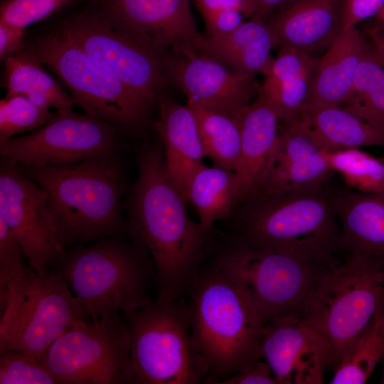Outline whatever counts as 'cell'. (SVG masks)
I'll return each mask as SVG.
<instances>
[{
	"label": "cell",
	"instance_id": "7",
	"mask_svg": "<svg viewBox=\"0 0 384 384\" xmlns=\"http://www.w3.org/2000/svg\"><path fill=\"white\" fill-rule=\"evenodd\" d=\"M123 314L130 333L135 384L205 383L209 368L193 343L188 299H154Z\"/></svg>",
	"mask_w": 384,
	"mask_h": 384
},
{
	"label": "cell",
	"instance_id": "9",
	"mask_svg": "<svg viewBox=\"0 0 384 384\" xmlns=\"http://www.w3.org/2000/svg\"><path fill=\"white\" fill-rule=\"evenodd\" d=\"M0 351L15 350L38 359L65 331L90 319L56 271L24 265L0 305Z\"/></svg>",
	"mask_w": 384,
	"mask_h": 384
},
{
	"label": "cell",
	"instance_id": "18",
	"mask_svg": "<svg viewBox=\"0 0 384 384\" xmlns=\"http://www.w3.org/2000/svg\"><path fill=\"white\" fill-rule=\"evenodd\" d=\"M344 0H289L265 21L277 47L321 57L342 28Z\"/></svg>",
	"mask_w": 384,
	"mask_h": 384
},
{
	"label": "cell",
	"instance_id": "44",
	"mask_svg": "<svg viewBox=\"0 0 384 384\" xmlns=\"http://www.w3.org/2000/svg\"><path fill=\"white\" fill-rule=\"evenodd\" d=\"M375 18H376L377 21L376 26L380 33L384 36V5Z\"/></svg>",
	"mask_w": 384,
	"mask_h": 384
},
{
	"label": "cell",
	"instance_id": "29",
	"mask_svg": "<svg viewBox=\"0 0 384 384\" xmlns=\"http://www.w3.org/2000/svg\"><path fill=\"white\" fill-rule=\"evenodd\" d=\"M341 107L384 132V66L370 43Z\"/></svg>",
	"mask_w": 384,
	"mask_h": 384
},
{
	"label": "cell",
	"instance_id": "45",
	"mask_svg": "<svg viewBox=\"0 0 384 384\" xmlns=\"http://www.w3.org/2000/svg\"><path fill=\"white\" fill-rule=\"evenodd\" d=\"M382 365V367H383V370H382V376H381V379H380V383L382 384H384V357L383 358L380 363Z\"/></svg>",
	"mask_w": 384,
	"mask_h": 384
},
{
	"label": "cell",
	"instance_id": "11",
	"mask_svg": "<svg viewBox=\"0 0 384 384\" xmlns=\"http://www.w3.org/2000/svg\"><path fill=\"white\" fill-rule=\"evenodd\" d=\"M123 312L77 324L38 359L58 384H135Z\"/></svg>",
	"mask_w": 384,
	"mask_h": 384
},
{
	"label": "cell",
	"instance_id": "4",
	"mask_svg": "<svg viewBox=\"0 0 384 384\" xmlns=\"http://www.w3.org/2000/svg\"><path fill=\"white\" fill-rule=\"evenodd\" d=\"M188 301L193 343L209 368L204 383L220 384L262 358L263 318L244 289L208 260Z\"/></svg>",
	"mask_w": 384,
	"mask_h": 384
},
{
	"label": "cell",
	"instance_id": "23",
	"mask_svg": "<svg viewBox=\"0 0 384 384\" xmlns=\"http://www.w3.org/2000/svg\"><path fill=\"white\" fill-rule=\"evenodd\" d=\"M157 105L159 114L154 127L162 144L166 167L186 199L190 181L206 158L196 119L188 105H181L164 95L159 97Z\"/></svg>",
	"mask_w": 384,
	"mask_h": 384
},
{
	"label": "cell",
	"instance_id": "27",
	"mask_svg": "<svg viewBox=\"0 0 384 384\" xmlns=\"http://www.w3.org/2000/svg\"><path fill=\"white\" fill-rule=\"evenodd\" d=\"M2 86L6 96L21 95L42 107L54 109L58 114L73 113L75 101L45 69L44 64L29 49H23L4 61Z\"/></svg>",
	"mask_w": 384,
	"mask_h": 384
},
{
	"label": "cell",
	"instance_id": "39",
	"mask_svg": "<svg viewBox=\"0 0 384 384\" xmlns=\"http://www.w3.org/2000/svg\"><path fill=\"white\" fill-rule=\"evenodd\" d=\"M220 384H277V382L269 365L260 358Z\"/></svg>",
	"mask_w": 384,
	"mask_h": 384
},
{
	"label": "cell",
	"instance_id": "40",
	"mask_svg": "<svg viewBox=\"0 0 384 384\" xmlns=\"http://www.w3.org/2000/svg\"><path fill=\"white\" fill-rule=\"evenodd\" d=\"M25 29L0 21L1 61H4L9 56L24 49L23 39L25 35Z\"/></svg>",
	"mask_w": 384,
	"mask_h": 384
},
{
	"label": "cell",
	"instance_id": "28",
	"mask_svg": "<svg viewBox=\"0 0 384 384\" xmlns=\"http://www.w3.org/2000/svg\"><path fill=\"white\" fill-rule=\"evenodd\" d=\"M186 199L195 208L199 223L213 230L218 220L229 218L237 204V181L234 171L202 165L188 186Z\"/></svg>",
	"mask_w": 384,
	"mask_h": 384
},
{
	"label": "cell",
	"instance_id": "10",
	"mask_svg": "<svg viewBox=\"0 0 384 384\" xmlns=\"http://www.w3.org/2000/svg\"><path fill=\"white\" fill-rule=\"evenodd\" d=\"M28 49L54 73L84 113L119 131L137 133L146 126L152 106L59 31L36 39Z\"/></svg>",
	"mask_w": 384,
	"mask_h": 384
},
{
	"label": "cell",
	"instance_id": "32",
	"mask_svg": "<svg viewBox=\"0 0 384 384\" xmlns=\"http://www.w3.org/2000/svg\"><path fill=\"white\" fill-rule=\"evenodd\" d=\"M325 153L331 170L341 175L348 187L363 193H384L382 159L360 148L325 151Z\"/></svg>",
	"mask_w": 384,
	"mask_h": 384
},
{
	"label": "cell",
	"instance_id": "31",
	"mask_svg": "<svg viewBox=\"0 0 384 384\" xmlns=\"http://www.w3.org/2000/svg\"><path fill=\"white\" fill-rule=\"evenodd\" d=\"M384 357V306L371 326L333 369L330 384H363Z\"/></svg>",
	"mask_w": 384,
	"mask_h": 384
},
{
	"label": "cell",
	"instance_id": "30",
	"mask_svg": "<svg viewBox=\"0 0 384 384\" xmlns=\"http://www.w3.org/2000/svg\"><path fill=\"white\" fill-rule=\"evenodd\" d=\"M189 107L196 119L206 157L213 166L235 172L240 150V132L236 120L200 106Z\"/></svg>",
	"mask_w": 384,
	"mask_h": 384
},
{
	"label": "cell",
	"instance_id": "22",
	"mask_svg": "<svg viewBox=\"0 0 384 384\" xmlns=\"http://www.w3.org/2000/svg\"><path fill=\"white\" fill-rule=\"evenodd\" d=\"M320 58L281 48L263 75L255 100L270 107L282 125L293 122L306 108Z\"/></svg>",
	"mask_w": 384,
	"mask_h": 384
},
{
	"label": "cell",
	"instance_id": "43",
	"mask_svg": "<svg viewBox=\"0 0 384 384\" xmlns=\"http://www.w3.org/2000/svg\"><path fill=\"white\" fill-rule=\"evenodd\" d=\"M366 33L369 37L371 46L384 66V36L376 26L368 28Z\"/></svg>",
	"mask_w": 384,
	"mask_h": 384
},
{
	"label": "cell",
	"instance_id": "6",
	"mask_svg": "<svg viewBox=\"0 0 384 384\" xmlns=\"http://www.w3.org/2000/svg\"><path fill=\"white\" fill-rule=\"evenodd\" d=\"M207 260L244 289L265 323L285 315L302 319L321 272L329 267L229 235L220 243L214 240Z\"/></svg>",
	"mask_w": 384,
	"mask_h": 384
},
{
	"label": "cell",
	"instance_id": "37",
	"mask_svg": "<svg viewBox=\"0 0 384 384\" xmlns=\"http://www.w3.org/2000/svg\"><path fill=\"white\" fill-rule=\"evenodd\" d=\"M384 0H344L342 14V28L356 27L361 21L375 17Z\"/></svg>",
	"mask_w": 384,
	"mask_h": 384
},
{
	"label": "cell",
	"instance_id": "17",
	"mask_svg": "<svg viewBox=\"0 0 384 384\" xmlns=\"http://www.w3.org/2000/svg\"><path fill=\"white\" fill-rule=\"evenodd\" d=\"M171 81L184 92L188 106H200L235 118L255 99L260 86L255 77L230 70L202 55L166 54Z\"/></svg>",
	"mask_w": 384,
	"mask_h": 384
},
{
	"label": "cell",
	"instance_id": "24",
	"mask_svg": "<svg viewBox=\"0 0 384 384\" xmlns=\"http://www.w3.org/2000/svg\"><path fill=\"white\" fill-rule=\"evenodd\" d=\"M369 45L356 27L341 28L320 58L304 110L343 104L351 90Z\"/></svg>",
	"mask_w": 384,
	"mask_h": 384
},
{
	"label": "cell",
	"instance_id": "16",
	"mask_svg": "<svg viewBox=\"0 0 384 384\" xmlns=\"http://www.w3.org/2000/svg\"><path fill=\"white\" fill-rule=\"evenodd\" d=\"M261 347L277 384H323L335 364L331 343L297 316L265 322Z\"/></svg>",
	"mask_w": 384,
	"mask_h": 384
},
{
	"label": "cell",
	"instance_id": "8",
	"mask_svg": "<svg viewBox=\"0 0 384 384\" xmlns=\"http://www.w3.org/2000/svg\"><path fill=\"white\" fill-rule=\"evenodd\" d=\"M383 306V267L362 257H348L322 270L302 319L332 345L334 369L371 326Z\"/></svg>",
	"mask_w": 384,
	"mask_h": 384
},
{
	"label": "cell",
	"instance_id": "35",
	"mask_svg": "<svg viewBox=\"0 0 384 384\" xmlns=\"http://www.w3.org/2000/svg\"><path fill=\"white\" fill-rule=\"evenodd\" d=\"M71 0H4L0 21L26 28L43 21Z\"/></svg>",
	"mask_w": 384,
	"mask_h": 384
},
{
	"label": "cell",
	"instance_id": "42",
	"mask_svg": "<svg viewBox=\"0 0 384 384\" xmlns=\"http://www.w3.org/2000/svg\"><path fill=\"white\" fill-rule=\"evenodd\" d=\"M202 16L220 9H236L241 11L242 0H193Z\"/></svg>",
	"mask_w": 384,
	"mask_h": 384
},
{
	"label": "cell",
	"instance_id": "19",
	"mask_svg": "<svg viewBox=\"0 0 384 384\" xmlns=\"http://www.w3.org/2000/svg\"><path fill=\"white\" fill-rule=\"evenodd\" d=\"M330 198L340 225L336 256L362 257L384 269V193L350 188Z\"/></svg>",
	"mask_w": 384,
	"mask_h": 384
},
{
	"label": "cell",
	"instance_id": "34",
	"mask_svg": "<svg viewBox=\"0 0 384 384\" xmlns=\"http://www.w3.org/2000/svg\"><path fill=\"white\" fill-rule=\"evenodd\" d=\"M0 384H58L37 359L20 351H0Z\"/></svg>",
	"mask_w": 384,
	"mask_h": 384
},
{
	"label": "cell",
	"instance_id": "13",
	"mask_svg": "<svg viewBox=\"0 0 384 384\" xmlns=\"http://www.w3.org/2000/svg\"><path fill=\"white\" fill-rule=\"evenodd\" d=\"M119 132L85 113L57 114L31 133L0 144V155L23 165H68L118 151Z\"/></svg>",
	"mask_w": 384,
	"mask_h": 384
},
{
	"label": "cell",
	"instance_id": "36",
	"mask_svg": "<svg viewBox=\"0 0 384 384\" xmlns=\"http://www.w3.org/2000/svg\"><path fill=\"white\" fill-rule=\"evenodd\" d=\"M25 253L4 220L0 218V305L3 304L11 284L21 274Z\"/></svg>",
	"mask_w": 384,
	"mask_h": 384
},
{
	"label": "cell",
	"instance_id": "25",
	"mask_svg": "<svg viewBox=\"0 0 384 384\" xmlns=\"http://www.w3.org/2000/svg\"><path fill=\"white\" fill-rule=\"evenodd\" d=\"M328 151L361 146L384 147V132L341 106L305 110L287 124Z\"/></svg>",
	"mask_w": 384,
	"mask_h": 384
},
{
	"label": "cell",
	"instance_id": "1",
	"mask_svg": "<svg viewBox=\"0 0 384 384\" xmlns=\"http://www.w3.org/2000/svg\"><path fill=\"white\" fill-rule=\"evenodd\" d=\"M137 176L126 199L132 237L154 265L155 300L188 298L207 261L214 238L189 216L187 201L170 177L161 142L144 144L137 160Z\"/></svg>",
	"mask_w": 384,
	"mask_h": 384
},
{
	"label": "cell",
	"instance_id": "26",
	"mask_svg": "<svg viewBox=\"0 0 384 384\" xmlns=\"http://www.w3.org/2000/svg\"><path fill=\"white\" fill-rule=\"evenodd\" d=\"M206 38L220 63L235 72L252 77L267 73L274 60L271 51L277 47L265 20L255 17L231 32Z\"/></svg>",
	"mask_w": 384,
	"mask_h": 384
},
{
	"label": "cell",
	"instance_id": "21",
	"mask_svg": "<svg viewBox=\"0 0 384 384\" xmlns=\"http://www.w3.org/2000/svg\"><path fill=\"white\" fill-rule=\"evenodd\" d=\"M233 119L240 132V156L235 171L238 203L258 192L270 168L280 126L275 112L255 99Z\"/></svg>",
	"mask_w": 384,
	"mask_h": 384
},
{
	"label": "cell",
	"instance_id": "15",
	"mask_svg": "<svg viewBox=\"0 0 384 384\" xmlns=\"http://www.w3.org/2000/svg\"><path fill=\"white\" fill-rule=\"evenodd\" d=\"M191 0H102L101 9L137 38L164 53L219 61L198 29Z\"/></svg>",
	"mask_w": 384,
	"mask_h": 384
},
{
	"label": "cell",
	"instance_id": "33",
	"mask_svg": "<svg viewBox=\"0 0 384 384\" xmlns=\"http://www.w3.org/2000/svg\"><path fill=\"white\" fill-rule=\"evenodd\" d=\"M55 111L36 105L21 95L0 100V144L17 134L34 131L52 120Z\"/></svg>",
	"mask_w": 384,
	"mask_h": 384
},
{
	"label": "cell",
	"instance_id": "20",
	"mask_svg": "<svg viewBox=\"0 0 384 384\" xmlns=\"http://www.w3.org/2000/svg\"><path fill=\"white\" fill-rule=\"evenodd\" d=\"M332 172L324 149L302 132L285 128L279 132L270 168L255 195L318 187Z\"/></svg>",
	"mask_w": 384,
	"mask_h": 384
},
{
	"label": "cell",
	"instance_id": "12",
	"mask_svg": "<svg viewBox=\"0 0 384 384\" xmlns=\"http://www.w3.org/2000/svg\"><path fill=\"white\" fill-rule=\"evenodd\" d=\"M59 31L152 107L171 80L166 53L137 38L101 8L63 21Z\"/></svg>",
	"mask_w": 384,
	"mask_h": 384
},
{
	"label": "cell",
	"instance_id": "14",
	"mask_svg": "<svg viewBox=\"0 0 384 384\" xmlns=\"http://www.w3.org/2000/svg\"><path fill=\"white\" fill-rule=\"evenodd\" d=\"M0 218L38 273L46 274L66 251L48 209L47 192L24 175L17 162L6 158L0 161Z\"/></svg>",
	"mask_w": 384,
	"mask_h": 384
},
{
	"label": "cell",
	"instance_id": "2",
	"mask_svg": "<svg viewBox=\"0 0 384 384\" xmlns=\"http://www.w3.org/2000/svg\"><path fill=\"white\" fill-rule=\"evenodd\" d=\"M18 165L47 192L65 250L100 238L132 236L122 210L126 176L118 151L68 165Z\"/></svg>",
	"mask_w": 384,
	"mask_h": 384
},
{
	"label": "cell",
	"instance_id": "38",
	"mask_svg": "<svg viewBox=\"0 0 384 384\" xmlns=\"http://www.w3.org/2000/svg\"><path fill=\"white\" fill-rule=\"evenodd\" d=\"M206 25L205 36L225 34L233 31L244 22L240 10L225 9L203 16Z\"/></svg>",
	"mask_w": 384,
	"mask_h": 384
},
{
	"label": "cell",
	"instance_id": "5",
	"mask_svg": "<svg viewBox=\"0 0 384 384\" xmlns=\"http://www.w3.org/2000/svg\"><path fill=\"white\" fill-rule=\"evenodd\" d=\"M321 186L249 198L248 206L233 220L229 236L323 266L338 263L339 220Z\"/></svg>",
	"mask_w": 384,
	"mask_h": 384
},
{
	"label": "cell",
	"instance_id": "41",
	"mask_svg": "<svg viewBox=\"0 0 384 384\" xmlns=\"http://www.w3.org/2000/svg\"><path fill=\"white\" fill-rule=\"evenodd\" d=\"M289 0H242L241 11L245 18L265 20Z\"/></svg>",
	"mask_w": 384,
	"mask_h": 384
},
{
	"label": "cell",
	"instance_id": "3",
	"mask_svg": "<svg viewBox=\"0 0 384 384\" xmlns=\"http://www.w3.org/2000/svg\"><path fill=\"white\" fill-rule=\"evenodd\" d=\"M50 270L61 275L92 322L141 309L154 299L157 279L144 245L132 236L109 237L66 250Z\"/></svg>",
	"mask_w": 384,
	"mask_h": 384
}]
</instances>
